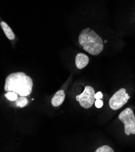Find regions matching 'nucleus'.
I'll return each mask as SVG.
<instances>
[{"mask_svg": "<svg viewBox=\"0 0 135 152\" xmlns=\"http://www.w3.org/2000/svg\"><path fill=\"white\" fill-rule=\"evenodd\" d=\"M33 86L32 78L24 72H20L7 76L4 88L7 92H14L20 96H28L32 94Z\"/></svg>", "mask_w": 135, "mask_h": 152, "instance_id": "obj_1", "label": "nucleus"}, {"mask_svg": "<svg viewBox=\"0 0 135 152\" xmlns=\"http://www.w3.org/2000/svg\"><path fill=\"white\" fill-rule=\"evenodd\" d=\"M79 43L85 51L92 55H98L104 49L102 38L90 28L82 30L79 35Z\"/></svg>", "mask_w": 135, "mask_h": 152, "instance_id": "obj_2", "label": "nucleus"}, {"mask_svg": "<svg viewBox=\"0 0 135 152\" xmlns=\"http://www.w3.org/2000/svg\"><path fill=\"white\" fill-rule=\"evenodd\" d=\"M118 118L124 125V132L127 136L135 134V116L130 108H127L120 113Z\"/></svg>", "mask_w": 135, "mask_h": 152, "instance_id": "obj_3", "label": "nucleus"}, {"mask_svg": "<svg viewBox=\"0 0 135 152\" xmlns=\"http://www.w3.org/2000/svg\"><path fill=\"white\" fill-rule=\"evenodd\" d=\"M95 91L91 86H85L84 92L76 96V99L79 102L80 105L84 109H89L95 102Z\"/></svg>", "mask_w": 135, "mask_h": 152, "instance_id": "obj_4", "label": "nucleus"}, {"mask_svg": "<svg viewBox=\"0 0 135 152\" xmlns=\"http://www.w3.org/2000/svg\"><path fill=\"white\" fill-rule=\"evenodd\" d=\"M130 96L126 93V89L122 88L110 98L109 102V107L113 110H117L121 108L127 102Z\"/></svg>", "mask_w": 135, "mask_h": 152, "instance_id": "obj_5", "label": "nucleus"}, {"mask_svg": "<svg viewBox=\"0 0 135 152\" xmlns=\"http://www.w3.org/2000/svg\"><path fill=\"white\" fill-rule=\"evenodd\" d=\"M65 97H66V94H65L64 90H58V92L55 93V94L52 98V100H51L52 105L55 107H57L58 106L61 105L63 103L65 99Z\"/></svg>", "mask_w": 135, "mask_h": 152, "instance_id": "obj_6", "label": "nucleus"}, {"mask_svg": "<svg viewBox=\"0 0 135 152\" xmlns=\"http://www.w3.org/2000/svg\"><path fill=\"white\" fill-rule=\"evenodd\" d=\"M89 63V58L84 53H80L75 58V65L78 69H84Z\"/></svg>", "mask_w": 135, "mask_h": 152, "instance_id": "obj_7", "label": "nucleus"}, {"mask_svg": "<svg viewBox=\"0 0 135 152\" xmlns=\"http://www.w3.org/2000/svg\"><path fill=\"white\" fill-rule=\"evenodd\" d=\"M0 25H1V27L3 30L7 38L10 40H13L15 38V36L14 33L9 25L4 21H1V23H0Z\"/></svg>", "mask_w": 135, "mask_h": 152, "instance_id": "obj_8", "label": "nucleus"}, {"mask_svg": "<svg viewBox=\"0 0 135 152\" xmlns=\"http://www.w3.org/2000/svg\"><path fill=\"white\" fill-rule=\"evenodd\" d=\"M15 102V105L17 107H20V108H23L25 107V106H26L28 104V102L26 96H20Z\"/></svg>", "mask_w": 135, "mask_h": 152, "instance_id": "obj_9", "label": "nucleus"}, {"mask_svg": "<svg viewBox=\"0 0 135 152\" xmlns=\"http://www.w3.org/2000/svg\"><path fill=\"white\" fill-rule=\"evenodd\" d=\"M18 94L14 92H7L4 96L10 101H15L18 99Z\"/></svg>", "mask_w": 135, "mask_h": 152, "instance_id": "obj_10", "label": "nucleus"}, {"mask_svg": "<svg viewBox=\"0 0 135 152\" xmlns=\"http://www.w3.org/2000/svg\"><path fill=\"white\" fill-rule=\"evenodd\" d=\"M96 152H114V150L108 145H103L98 148Z\"/></svg>", "mask_w": 135, "mask_h": 152, "instance_id": "obj_11", "label": "nucleus"}, {"mask_svg": "<svg viewBox=\"0 0 135 152\" xmlns=\"http://www.w3.org/2000/svg\"><path fill=\"white\" fill-rule=\"evenodd\" d=\"M96 107H97L98 109H100L103 106V102L101 100V99H96L95 102Z\"/></svg>", "mask_w": 135, "mask_h": 152, "instance_id": "obj_12", "label": "nucleus"}, {"mask_svg": "<svg viewBox=\"0 0 135 152\" xmlns=\"http://www.w3.org/2000/svg\"><path fill=\"white\" fill-rule=\"evenodd\" d=\"M103 97V95L101 92H98L95 94V98L96 99H102Z\"/></svg>", "mask_w": 135, "mask_h": 152, "instance_id": "obj_13", "label": "nucleus"}, {"mask_svg": "<svg viewBox=\"0 0 135 152\" xmlns=\"http://www.w3.org/2000/svg\"><path fill=\"white\" fill-rule=\"evenodd\" d=\"M107 40H105L104 41V43H107Z\"/></svg>", "mask_w": 135, "mask_h": 152, "instance_id": "obj_14", "label": "nucleus"}]
</instances>
